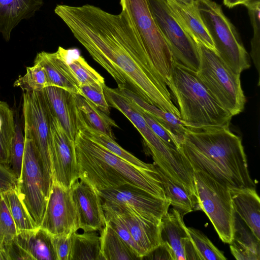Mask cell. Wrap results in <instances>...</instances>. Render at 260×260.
Returning a JSON list of instances; mask_svg holds the SVG:
<instances>
[{
	"instance_id": "6da1fadb",
	"label": "cell",
	"mask_w": 260,
	"mask_h": 260,
	"mask_svg": "<svg viewBox=\"0 0 260 260\" xmlns=\"http://www.w3.org/2000/svg\"><path fill=\"white\" fill-rule=\"evenodd\" d=\"M56 14L92 58L147 103L180 118L167 86L149 59L127 13L115 15L89 4L60 5Z\"/></svg>"
},
{
	"instance_id": "7a4b0ae2",
	"label": "cell",
	"mask_w": 260,
	"mask_h": 260,
	"mask_svg": "<svg viewBox=\"0 0 260 260\" xmlns=\"http://www.w3.org/2000/svg\"><path fill=\"white\" fill-rule=\"evenodd\" d=\"M179 150L193 171L203 172L229 188H255L242 140L229 128H186Z\"/></svg>"
},
{
	"instance_id": "3957f363",
	"label": "cell",
	"mask_w": 260,
	"mask_h": 260,
	"mask_svg": "<svg viewBox=\"0 0 260 260\" xmlns=\"http://www.w3.org/2000/svg\"><path fill=\"white\" fill-rule=\"evenodd\" d=\"M75 143L80 179L97 191L130 184L167 200L156 167L150 170L136 167L90 141L79 131Z\"/></svg>"
},
{
	"instance_id": "277c9868",
	"label": "cell",
	"mask_w": 260,
	"mask_h": 260,
	"mask_svg": "<svg viewBox=\"0 0 260 260\" xmlns=\"http://www.w3.org/2000/svg\"><path fill=\"white\" fill-rule=\"evenodd\" d=\"M178 106L180 118L191 129L229 128L233 116L215 100L197 72L174 57L167 85Z\"/></svg>"
},
{
	"instance_id": "5b68a950",
	"label": "cell",
	"mask_w": 260,
	"mask_h": 260,
	"mask_svg": "<svg viewBox=\"0 0 260 260\" xmlns=\"http://www.w3.org/2000/svg\"><path fill=\"white\" fill-rule=\"evenodd\" d=\"M114 108L120 111L141 134L154 164L190 194L196 195L194 171L180 152L167 145L149 127L134 102L125 96L118 97Z\"/></svg>"
},
{
	"instance_id": "8992f818",
	"label": "cell",
	"mask_w": 260,
	"mask_h": 260,
	"mask_svg": "<svg viewBox=\"0 0 260 260\" xmlns=\"http://www.w3.org/2000/svg\"><path fill=\"white\" fill-rule=\"evenodd\" d=\"M197 43L200 54L198 77L222 108L233 116L239 114L246 102L240 74L235 73L215 51Z\"/></svg>"
},
{
	"instance_id": "52a82bcc",
	"label": "cell",
	"mask_w": 260,
	"mask_h": 260,
	"mask_svg": "<svg viewBox=\"0 0 260 260\" xmlns=\"http://www.w3.org/2000/svg\"><path fill=\"white\" fill-rule=\"evenodd\" d=\"M196 1L218 55L236 73L241 74L249 69L247 52L221 6L212 0Z\"/></svg>"
},
{
	"instance_id": "ba28073f",
	"label": "cell",
	"mask_w": 260,
	"mask_h": 260,
	"mask_svg": "<svg viewBox=\"0 0 260 260\" xmlns=\"http://www.w3.org/2000/svg\"><path fill=\"white\" fill-rule=\"evenodd\" d=\"M153 66L166 85L173 57L149 7L147 0H120Z\"/></svg>"
},
{
	"instance_id": "9c48e42d",
	"label": "cell",
	"mask_w": 260,
	"mask_h": 260,
	"mask_svg": "<svg viewBox=\"0 0 260 260\" xmlns=\"http://www.w3.org/2000/svg\"><path fill=\"white\" fill-rule=\"evenodd\" d=\"M200 210L205 213L220 240L230 244L235 232V211L229 188L207 174L194 171Z\"/></svg>"
},
{
	"instance_id": "30bf717a",
	"label": "cell",
	"mask_w": 260,
	"mask_h": 260,
	"mask_svg": "<svg viewBox=\"0 0 260 260\" xmlns=\"http://www.w3.org/2000/svg\"><path fill=\"white\" fill-rule=\"evenodd\" d=\"M22 111L24 136L30 138L33 142L50 192L53 182L50 157L52 113L42 91L24 92Z\"/></svg>"
},
{
	"instance_id": "8fae6325",
	"label": "cell",
	"mask_w": 260,
	"mask_h": 260,
	"mask_svg": "<svg viewBox=\"0 0 260 260\" xmlns=\"http://www.w3.org/2000/svg\"><path fill=\"white\" fill-rule=\"evenodd\" d=\"M25 148L17 191L37 228L40 227L49 194L38 153L32 140L25 136Z\"/></svg>"
},
{
	"instance_id": "7c38bea8",
	"label": "cell",
	"mask_w": 260,
	"mask_h": 260,
	"mask_svg": "<svg viewBox=\"0 0 260 260\" xmlns=\"http://www.w3.org/2000/svg\"><path fill=\"white\" fill-rule=\"evenodd\" d=\"M147 2L152 15L173 57L183 66L197 72L200 64L197 43L173 17L166 0H147Z\"/></svg>"
},
{
	"instance_id": "4fadbf2b",
	"label": "cell",
	"mask_w": 260,
	"mask_h": 260,
	"mask_svg": "<svg viewBox=\"0 0 260 260\" xmlns=\"http://www.w3.org/2000/svg\"><path fill=\"white\" fill-rule=\"evenodd\" d=\"M102 203L125 207L138 216L160 224L170 203L134 185L124 184L98 191Z\"/></svg>"
},
{
	"instance_id": "5bb4252c",
	"label": "cell",
	"mask_w": 260,
	"mask_h": 260,
	"mask_svg": "<svg viewBox=\"0 0 260 260\" xmlns=\"http://www.w3.org/2000/svg\"><path fill=\"white\" fill-rule=\"evenodd\" d=\"M50 157L52 180L70 189L80 179L75 141L52 113L50 121Z\"/></svg>"
},
{
	"instance_id": "9a60e30c",
	"label": "cell",
	"mask_w": 260,
	"mask_h": 260,
	"mask_svg": "<svg viewBox=\"0 0 260 260\" xmlns=\"http://www.w3.org/2000/svg\"><path fill=\"white\" fill-rule=\"evenodd\" d=\"M40 228L52 236L71 234L79 229L70 188L52 182Z\"/></svg>"
},
{
	"instance_id": "2e32d148",
	"label": "cell",
	"mask_w": 260,
	"mask_h": 260,
	"mask_svg": "<svg viewBox=\"0 0 260 260\" xmlns=\"http://www.w3.org/2000/svg\"><path fill=\"white\" fill-rule=\"evenodd\" d=\"M78 220L79 228L84 232L101 230L105 224L102 200L98 191L79 179L70 188Z\"/></svg>"
},
{
	"instance_id": "e0dca14e",
	"label": "cell",
	"mask_w": 260,
	"mask_h": 260,
	"mask_svg": "<svg viewBox=\"0 0 260 260\" xmlns=\"http://www.w3.org/2000/svg\"><path fill=\"white\" fill-rule=\"evenodd\" d=\"M160 225L162 243L168 248L173 260H200L183 216L176 209L168 211Z\"/></svg>"
},
{
	"instance_id": "ac0fdd59",
	"label": "cell",
	"mask_w": 260,
	"mask_h": 260,
	"mask_svg": "<svg viewBox=\"0 0 260 260\" xmlns=\"http://www.w3.org/2000/svg\"><path fill=\"white\" fill-rule=\"evenodd\" d=\"M166 2L172 15L188 35L196 43L216 52L201 18L196 1L166 0Z\"/></svg>"
},
{
	"instance_id": "d6986e66",
	"label": "cell",
	"mask_w": 260,
	"mask_h": 260,
	"mask_svg": "<svg viewBox=\"0 0 260 260\" xmlns=\"http://www.w3.org/2000/svg\"><path fill=\"white\" fill-rule=\"evenodd\" d=\"M103 204L110 207L119 215L144 256L162 243L160 224H157L143 218L125 207Z\"/></svg>"
},
{
	"instance_id": "ffe728a7",
	"label": "cell",
	"mask_w": 260,
	"mask_h": 260,
	"mask_svg": "<svg viewBox=\"0 0 260 260\" xmlns=\"http://www.w3.org/2000/svg\"><path fill=\"white\" fill-rule=\"evenodd\" d=\"M42 92L52 114L75 141L78 129L74 93L55 86H48Z\"/></svg>"
},
{
	"instance_id": "44dd1931",
	"label": "cell",
	"mask_w": 260,
	"mask_h": 260,
	"mask_svg": "<svg viewBox=\"0 0 260 260\" xmlns=\"http://www.w3.org/2000/svg\"><path fill=\"white\" fill-rule=\"evenodd\" d=\"M34 63L41 64L44 69L48 86H57L72 93L79 94L80 85L58 49L53 53H38Z\"/></svg>"
},
{
	"instance_id": "7402d4cb",
	"label": "cell",
	"mask_w": 260,
	"mask_h": 260,
	"mask_svg": "<svg viewBox=\"0 0 260 260\" xmlns=\"http://www.w3.org/2000/svg\"><path fill=\"white\" fill-rule=\"evenodd\" d=\"M13 241L23 260H57L52 235L40 227L18 233Z\"/></svg>"
},
{
	"instance_id": "603a6c76",
	"label": "cell",
	"mask_w": 260,
	"mask_h": 260,
	"mask_svg": "<svg viewBox=\"0 0 260 260\" xmlns=\"http://www.w3.org/2000/svg\"><path fill=\"white\" fill-rule=\"evenodd\" d=\"M44 0H0V33L9 41L13 29L23 19L34 17Z\"/></svg>"
},
{
	"instance_id": "cb8c5ba5",
	"label": "cell",
	"mask_w": 260,
	"mask_h": 260,
	"mask_svg": "<svg viewBox=\"0 0 260 260\" xmlns=\"http://www.w3.org/2000/svg\"><path fill=\"white\" fill-rule=\"evenodd\" d=\"M235 213L260 240V200L255 188H229Z\"/></svg>"
},
{
	"instance_id": "d4e9b609",
	"label": "cell",
	"mask_w": 260,
	"mask_h": 260,
	"mask_svg": "<svg viewBox=\"0 0 260 260\" xmlns=\"http://www.w3.org/2000/svg\"><path fill=\"white\" fill-rule=\"evenodd\" d=\"M77 123L78 131L86 138L105 149L138 168L153 170L155 164L144 162L118 144L107 134L89 126L80 116L77 110Z\"/></svg>"
},
{
	"instance_id": "484cf974",
	"label": "cell",
	"mask_w": 260,
	"mask_h": 260,
	"mask_svg": "<svg viewBox=\"0 0 260 260\" xmlns=\"http://www.w3.org/2000/svg\"><path fill=\"white\" fill-rule=\"evenodd\" d=\"M156 167L166 199L173 208L182 216L194 210H200L197 201L184 188L174 181L159 167L157 166Z\"/></svg>"
},
{
	"instance_id": "4316f807",
	"label": "cell",
	"mask_w": 260,
	"mask_h": 260,
	"mask_svg": "<svg viewBox=\"0 0 260 260\" xmlns=\"http://www.w3.org/2000/svg\"><path fill=\"white\" fill-rule=\"evenodd\" d=\"M74 97L77 112L84 122L115 140L112 128L119 127L116 122L82 95L74 93Z\"/></svg>"
},
{
	"instance_id": "83f0119b",
	"label": "cell",
	"mask_w": 260,
	"mask_h": 260,
	"mask_svg": "<svg viewBox=\"0 0 260 260\" xmlns=\"http://www.w3.org/2000/svg\"><path fill=\"white\" fill-rule=\"evenodd\" d=\"M100 239L104 260L140 259L106 221L101 230Z\"/></svg>"
},
{
	"instance_id": "f1b7e54d",
	"label": "cell",
	"mask_w": 260,
	"mask_h": 260,
	"mask_svg": "<svg viewBox=\"0 0 260 260\" xmlns=\"http://www.w3.org/2000/svg\"><path fill=\"white\" fill-rule=\"evenodd\" d=\"M59 51L80 86L86 84H99L105 86L104 78L90 66L80 55L77 49H66L59 46Z\"/></svg>"
},
{
	"instance_id": "f546056e",
	"label": "cell",
	"mask_w": 260,
	"mask_h": 260,
	"mask_svg": "<svg viewBox=\"0 0 260 260\" xmlns=\"http://www.w3.org/2000/svg\"><path fill=\"white\" fill-rule=\"evenodd\" d=\"M117 88L136 105L155 118L174 135L180 139L183 137L186 127L180 118L170 112H166L147 103L126 87H117Z\"/></svg>"
},
{
	"instance_id": "4dcf8cb0",
	"label": "cell",
	"mask_w": 260,
	"mask_h": 260,
	"mask_svg": "<svg viewBox=\"0 0 260 260\" xmlns=\"http://www.w3.org/2000/svg\"><path fill=\"white\" fill-rule=\"evenodd\" d=\"M69 260H104L100 236L95 231L73 233Z\"/></svg>"
},
{
	"instance_id": "1f68e13d",
	"label": "cell",
	"mask_w": 260,
	"mask_h": 260,
	"mask_svg": "<svg viewBox=\"0 0 260 260\" xmlns=\"http://www.w3.org/2000/svg\"><path fill=\"white\" fill-rule=\"evenodd\" d=\"M230 244L231 253L237 260H259V240L247 232L235 219L234 238Z\"/></svg>"
},
{
	"instance_id": "d6a6232c",
	"label": "cell",
	"mask_w": 260,
	"mask_h": 260,
	"mask_svg": "<svg viewBox=\"0 0 260 260\" xmlns=\"http://www.w3.org/2000/svg\"><path fill=\"white\" fill-rule=\"evenodd\" d=\"M14 134L13 112L6 102L0 100V164L8 168Z\"/></svg>"
},
{
	"instance_id": "836d02e7",
	"label": "cell",
	"mask_w": 260,
	"mask_h": 260,
	"mask_svg": "<svg viewBox=\"0 0 260 260\" xmlns=\"http://www.w3.org/2000/svg\"><path fill=\"white\" fill-rule=\"evenodd\" d=\"M2 194L14 221L17 234L37 228L19 198L17 189Z\"/></svg>"
},
{
	"instance_id": "e575fe53",
	"label": "cell",
	"mask_w": 260,
	"mask_h": 260,
	"mask_svg": "<svg viewBox=\"0 0 260 260\" xmlns=\"http://www.w3.org/2000/svg\"><path fill=\"white\" fill-rule=\"evenodd\" d=\"M48 86L45 71L40 64L26 68V72L14 82V86L20 88L24 92L41 91Z\"/></svg>"
},
{
	"instance_id": "d590c367",
	"label": "cell",
	"mask_w": 260,
	"mask_h": 260,
	"mask_svg": "<svg viewBox=\"0 0 260 260\" xmlns=\"http://www.w3.org/2000/svg\"><path fill=\"white\" fill-rule=\"evenodd\" d=\"M187 230L200 260L227 259L223 252L200 231L192 228H187Z\"/></svg>"
},
{
	"instance_id": "8d00e7d4",
	"label": "cell",
	"mask_w": 260,
	"mask_h": 260,
	"mask_svg": "<svg viewBox=\"0 0 260 260\" xmlns=\"http://www.w3.org/2000/svg\"><path fill=\"white\" fill-rule=\"evenodd\" d=\"M103 208L106 221L141 259L144 256V254L135 242L128 228L119 215L104 204H103Z\"/></svg>"
},
{
	"instance_id": "74e56055",
	"label": "cell",
	"mask_w": 260,
	"mask_h": 260,
	"mask_svg": "<svg viewBox=\"0 0 260 260\" xmlns=\"http://www.w3.org/2000/svg\"><path fill=\"white\" fill-rule=\"evenodd\" d=\"M25 148V137L17 119L15 122V134L12 140L8 169L18 180L20 177Z\"/></svg>"
},
{
	"instance_id": "f35d334b",
	"label": "cell",
	"mask_w": 260,
	"mask_h": 260,
	"mask_svg": "<svg viewBox=\"0 0 260 260\" xmlns=\"http://www.w3.org/2000/svg\"><path fill=\"white\" fill-rule=\"evenodd\" d=\"M248 10L251 25L253 28V37L251 41V52L253 63L258 73L259 79L260 63V35H259V13L260 1L252 0L245 6Z\"/></svg>"
},
{
	"instance_id": "ab89813d",
	"label": "cell",
	"mask_w": 260,
	"mask_h": 260,
	"mask_svg": "<svg viewBox=\"0 0 260 260\" xmlns=\"http://www.w3.org/2000/svg\"><path fill=\"white\" fill-rule=\"evenodd\" d=\"M17 234L16 226L2 194H0V248H6Z\"/></svg>"
},
{
	"instance_id": "60d3db41",
	"label": "cell",
	"mask_w": 260,
	"mask_h": 260,
	"mask_svg": "<svg viewBox=\"0 0 260 260\" xmlns=\"http://www.w3.org/2000/svg\"><path fill=\"white\" fill-rule=\"evenodd\" d=\"M134 104L150 129L169 147L176 150H179V143L182 139H180L174 135L153 116L144 111L135 103Z\"/></svg>"
},
{
	"instance_id": "b9f144b4",
	"label": "cell",
	"mask_w": 260,
	"mask_h": 260,
	"mask_svg": "<svg viewBox=\"0 0 260 260\" xmlns=\"http://www.w3.org/2000/svg\"><path fill=\"white\" fill-rule=\"evenodd\" d=\"M104 87L99 84L80 85L79 94L87 99L101 111L109 115L110 107L106 99Z\"/></svg>"
},
{
	"instance_id": "7bdbcfd3",
	"label": "cell",
	"mask_w": 260,
	"mask_h": 260,
	"mask_svg": "<svg viewBox=\"0 0 260 260\" xmlns=\"http://www.w3.org/2000/svg\"><path fill=\"white\" fill-rule=\"evenodd\" d=\"M72 234L52 236L57 260H69Z\"/></svg>"
},
{
	"instance_id": "ee69618b",
	"label": "cell",
	"mask_w": 260,
	"mask_h": 260,
	"mask_svg": "<svg viewBox=\"0 0 260 260\" xmlns=\"http://www.w3.org/2000/svg\"><path fill=\"white\" fill-rule=\"evenodd\" d=\"M18 180L5 166L0 164V194L16 190Z\"/></svg>"
},
{
	"instance_id": "f6af8a7d",
	"label": "cell",
	"mask_w": 260,
	"mask_h": 260,
	"mask_svg": "<svg viewBox=\"0 0 260 260\" xmlns=\"http://www.w3.org/2000/svg\"><path fill=\"white\" fill-rule=\"evenodd\" d=\"M172 259L171 254L166 245L161 243L147 255L143 256L141 259Z\"/></svg>"
},
{
	"instance_id": "bcb514c9",
	"label": "cell",
	"mask_w": 260,
	"mask_h": 260,
	"mask_svg": "<svg viewBox=\"0 0 260 260\" xmlns=\"http://www.w3.org/2000/svg\"><path fill=\"white\" fill-rule=\"evenodd\" d=\"M252 0H223V2L226 7L232 8L240 5L246 6Z\"/></svg>"
}]
</instances>
